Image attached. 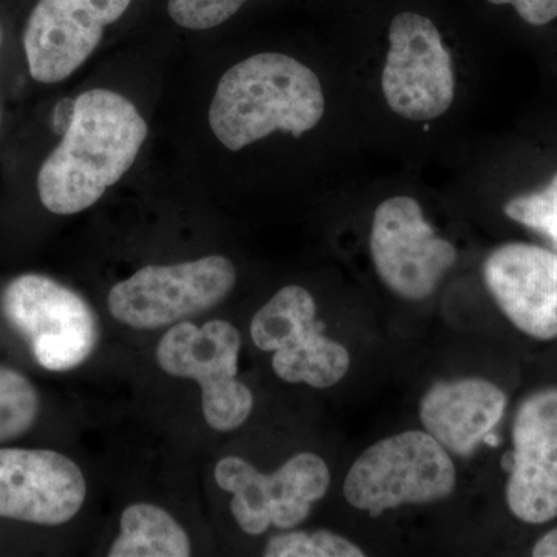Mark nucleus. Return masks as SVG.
Instances as JSON below:
<instances>
[{
  "label": "nucleus",
  "mask_w": 557,
  "mask_h": 557,
  "mask_svg": "<svg viewBox=\"0 0 557 557\" xmlns=\"http://www.w3.org/2000/svg\"><path fill=\"white\" fill-rule=\"evenodd\" d=\"M324 110L313 70L287 54L259 53L220 78L209 126L225 148L237 152L277 131L300 137L317 127Z\"/></svg>",
  "instance_id": "nucleus-2"
},
{
  "label": "nucleus",
  "mask_w": 557,
  "mask_h": 557,
  "mask_svg": "<svg viewBox=\"0 0 557 557\" xmlns=\"http://www.w3.org/2000/svg\"><path fill=\"white\" fill-rule=\"evenodd\" d=\"M317 314V300L309 289L288 285L252 318V343L274 354L271 366L285 383L329 388L350 369L347 348L324 335V322Z\"/></svg>",
  "instance_id": "nucleus-7"
},
{
  "label": "nucleus",
  "mask_w": 557,
  "mask_h": 557,
  "mask_svg": "<svg viewBox=\"0 0 557 557\" xmlns=\"http://www.w3.org/2000/svg\"><path fill=\"white\" fill-rule=\"evenodd\" d=\"M3 44V32H2V25H0V49H2ZM0 126H2V110H0Z\"/></svg>",
  "instance_id": "nucleus-23"
},
{
  "label": "nucleus",
  "mask_w": 557,
  "mask_h": 557,
  "mask_svg": "<svg viewBox=\"0 0 557 557\" xmlns=\"http://www.w3.org/2000/svg\"><path fill=\"white\" fill-rule=\"evenodd\" d=\"M370 252L381 282L413 302L428 299L457 260L456 247L435 234L418 201L406 196L376 208Z\"/></svg>",
  "instance_id": "nucleus-10"
},
{
  "label": "nucleus",
  "mask_w": 557,
  "mask_h": 557,
  "mask_svg": "<svg viewBox=\"0 0 557 557\" xmlns=\"http://www.w3.org/2000/svg\"><path fill=\"white\" fill-rule=\"evenodd\" d=\"M42 399L20 369L0 364V446L14 445L38 424Z\"/></svg>",
  "instance_id": "nucleus-17"
},
{
  "label": "nucleus",
  "mask_w": 557,
  "mask_h": 557,
  "mask_svg": "<svg viewBox=\"0 0 557 557\" xmlns=\"http://www.w3.org/2000/svg\"><path fill=\"white\" fill-rule=\"evenodd\" d=\"M86 496L83 471L60 450L0 446V520L65 525L78 515Z\"/></svg>",
  "instance_id": "nucleus-11"
},
{
  "label": "nucleus",
  "mask_w": 557,
  "mask_h": 557,
  "mask_svg": "<svg viewBox=\"0 0 557 557\" xmlns=\"http://www.w3.org/2000/svg\"><path fill=\"white\" fill-rule=\"evenodd\" d=\"M0 318L47 372L79 368L97 347L98 322L89 304L46 274L10 278L0 289Z\"/></svg>",
  "instance_id": "nucleus-3"
},
{
  "label": "nucleus",
  "mask_w": 557,
  "mask_h": 557,
  "mask_svg": "<svg viewBox=\"0 0 557 557\" xmlns=\"http://www.w3.org/2000/svg\"><path fill=\"white\" fill-rule=\"evenodd\" d=\"M237 270L225 256L175 265L143 267L110 288V314L127 327L159 330L215 309L236 287Z\"/></svg>",
  "instance_id": "nucleus-6"
},
{
  "label": "nucleus",
  "mask_w": 557,
  "mask_h": 557,
  "mask_svg": "<svg viewBox=\"0 0 557 557\" xmlns=\"http://www.w3.org/2000/svg\"><path fill=\"white\" fill-rule=\"evenodd\" d=\"M483 281L498 309L530 338L557 339V255L511 242L483 263Z\"/></svg>",
  "instance_id": "nucleus-14"
},
{
  "label": "nucleus",
  "mask_w": 557,
  "mask_h": 557,
  "mask_svg": "<svg viewBox=\"0 0 557 557\" xmlns=\"http://www.w3.org/2000/svg\"><path fill=\"white\" fill-rule=\"evenodd\" d=\"M493 5H512L531 25H547L557 17V0H487Z\"/></svg>",
  "instance_id": "nucleus-21"
},
{
  "label": "nucleus",
  "mask_w": 557,
  "mask_h": 557,
  "mask_svg": "<svg viewBox=\"0 0 557 557\" xmlns=\"http://www.w3.org/2000/svg\"><path fill=\"white\" fill-rule=\"evenodd\" d=\"M240 347L239 330L223 319L203 325L178 322L157 346L164 373L199 383L205 421L214 431L240 428L255 408L251 391L237 380Z\"/></svg>",
  "instance_id": "nucleus-5"
},
{
  "label": "nucleus",
  "mask_w": 557,
  "mask_h": 557,
  "mask_svg": "<svg viewBox=\"0 0 557 557\" xmlns=\"http://www.w3.org/2000/svg\"><path fill=\"white\" fill-rule=\"evenodd\" d=\"M504 211L507 218L557 244V172L544 189L508 200Z\"/></svg>",
  "instance_id": "nucleus-19"
},
{
  "label": "nucleus",
  "mask_w": 557,
  "mask_h": 557,
  "mask_svg": "<svg viewBox=\"0 0 557 557\" xmlns=\"http://www.w3.org/2000/svg\"><path fill=\"white\" fill-rule=\"evenodd\" d=\"M132 0H38L25 22L22 47L32 79L46 86L70 78L100 46L106 28Z\"/></svg>",
  "instance_id": "nucleus-12"
},
{
  "label": "nucleus",
  "mask_w": 557,
  "mask_h": 557,
  "mask_svg": "<svg viewBox=\"0 0 557 557\" xmlns=\"http://www.w3.org/2000/svg\"><path fill=\"white\" fill-rule=\"evenodd\" d=\"M249 0H170L168 13L180 27L209 30L233 17Z\"/></svg>",
  "instance_id": "nucleus-20"
},
{
  "label": "nucleus",
  "mask_w": 557,
  "mask_h": 557,
  "mask_svg": "<svg viewBox=\"0 0 557 557\" xmlns=\"http://www.w3.org/2000/svg\"><path fill=\"white\" fill-rule=\"evenodd\" d=\"M507 395L491 381H438L420 403L424 431L449 454L469 457L500 423Z\"/></svg>",
  "instance_id": "nucleus-15"
},
{
  "label": "nucleus",
  "mask_w": 557,
  "mask_h": 557,
  "mask_svg": "<svg viewBox=\"0 0 557 557\" xmlns=\"http://www.w3.org/2000/svg\"><path fill=\"white\" fill-rule=\"evenodd\" d=\"M533 556L557 557V528L539 539L533 547Z\"/></svg>",
  "instance_id": "nucleus-22"
},
{
  "label": "nucleus",
  "mask_w": 557,
  "mask_h": 557,
  "mask_svg": "<svg viewBox=\"0 0 557 557\" xmlns=\"http://www.w3.org/2000/svg\"><path fill=\"white\" fill-rule=\"evenodd\" d=\"M265 557H364L358 545L329 530L292 531L267 542Z\"/></svg>",
  "instance_id": "nucleus-18"
},
{
  "label": "nucleus",
  "mask_w": 557,
  "mask_h": 557,
  "mask_svg": "<svg viewBox=\"0 0 557 557\" xmlns=\"http://www.w3.org/2000/svg\"><path fill=\"white\" fill-rule=\"evenodd\" d=\"M383 94L401 119L431 121L448 112L456 97L453 58L434 22L399 13L388 28Z\"/></svg>",
  "instance_id": "nucleus-9"
},
{
  "label": "nucleus",
  "mask_w": 557,
  "mask_h": 557,
  "mask_svg": "<svg viewBox=\"0 0 557 557\" xmlns=\"http://www.w3.org/2000/svg\"><path fill=\"white\" fill-rule=\"evenodd\" d=\"M189 534L166 509L152 504H134L124 509L120 534L110 557H188Z\"/></svg>",
  "instance_id": "nucleus-16"
},
{
  "label": "nucleus",
  "mask_w": 557,
  "mask_h": 557,
  "mask_svg": "<svg viewBox=\"0 0 557 557\" xmlns=\"http://www.w3.org/2000/svg\"><path fill=\"white\" fill-rule=\"evenodd\" d=\"M507 482L509 511L541 525L557 518V388H542L523 399L512 424Z\"/></svg>",
  "instance_id": "nucleus-13"
},
{
  "label": "nucleus",
  "mask_w": 557,
  "mask_h": 557,
  "mask_svg": "<svg viewBox=\"0 0 557 557\" xmlns=\"http://www.w3.org/2000/svg\"><path fill=\"white\" fill-rule=\"evenodd\" d=\"M214 479L233 496L231 512L240 530L262 536L271 525L292 530L306 522L313 505L327 494L330 469L313 453L296 454L271 474L231 456L219 461Z\"/></svg>",
  "instance_id": "nucleus-8"
},
{
  "label": "nucleus",
  "mask_w": 557,
  "mask_h": 557,
  "mask_svg": "<svg viewBox=\"0 0 557 557\" xmlns=\"http://www.w3.org/2000/svg\"><path fill=\"white\" fill-rule=\"evenodd\" d=\"M148 132L134 102L123 95L108 89L78 95L60 145L40 164V205L57 215L94 207L131 170Z\"/></svg>",
  "instance_id": "nucleus-1"
},
{
  "label": "nucleus",
  "mask_w": 557,
  "mask_h": 557,
  "mask_svg": "<svg viewBox=\"0 0 557 557\" xmlns=\"http://www.w3.org/2000/svg\"><path fill=\"white\" fill-rule=\"evenodd\" d=\"M456 483L448 450L426 431H406L380 440L355 460L344 480V496L351 507L376 518L403 505L443 500Z\"/></svg>",
  "instance_id": "nucleus-4"
}]
</instances>
